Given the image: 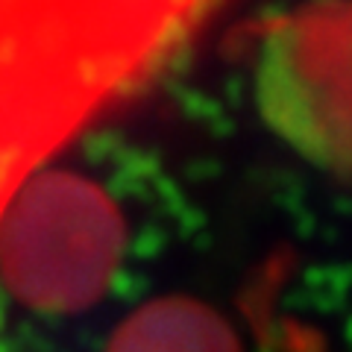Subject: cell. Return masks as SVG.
<instances>
[{
    "instance_id": "6da1fadb",
    "label": "cell",
    "mask_w": 352,
    "mask_h": 352,
    "mask_svg": "<svg viewBox=\"0 0 352 352\" xmlns=\"http://www.w3.org/2000/svg\"><path fill=\"white\" fill-rule=\"evenodd\" d=\"M129 244L126 206L94 162L47 164L0 212V305L30 320L91 311L115 291Z\"/></svg>"
},
{
    "instance_id": "7a4b0ae2",
    "label": "cell",
    "mask_w": 352,
    "mask_h": 352,
    "mask_svg": "<svg viewBox=\"0 0 352 352\" xmlns=\"http://www.w3.org/2000/svg\"><path fill=\"white\" fill-rule=\"evenodd\" d=\"M256 94L291 147L352 179V0H317L264 32Z\"/></svg>"
},
{
    "instance_id": "3957f363",
    "label": "cell",
    "mask_w": 352,
    "mask_h": 352,
    "mask_svg": "<svg viewBox=\"0 0 352 352\" xmlns=\"http://www.w3.org/2000/svg\"><path fill=\"white\" fill-rule=\"evenodd\" d=\"M106 352H241L223 317L188 296L153 300L115 329Z\"/></svg>"
}]
</instances>
